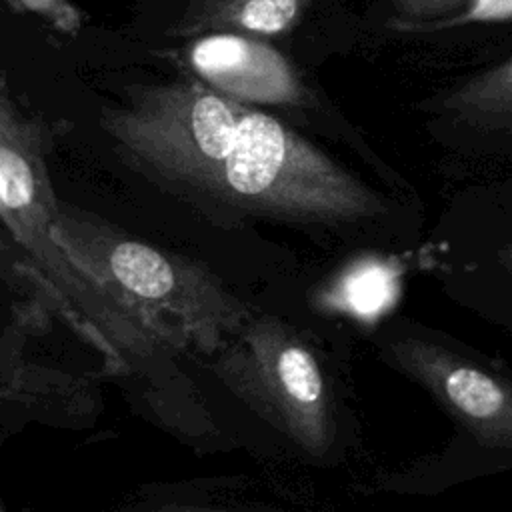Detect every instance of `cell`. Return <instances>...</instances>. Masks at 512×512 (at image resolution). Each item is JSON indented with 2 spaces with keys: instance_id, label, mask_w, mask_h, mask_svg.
Segmentation results:
<instances>
[{
  "instance_id": "6da1fadb",
  "label": "cell",
  "mask_w": 512,
  "mask_h": 512,
  "mask_svg": "<svg viewBox=\"0 0 512 512\" xmlns=\"http://www.w3.org/2000/svg\"><path fill=\"white\" fill-rule=\"evenodd\" d=\"M52 238L112 304L160 344L216 354L254 314L204 266L58 202Z\"/></svg>"
},
{
  "instance_id": "7a4b0ae2",
  "label": "cell",
  "mask_w": 512,
  "mask_h": 512,
  "mask_svg": "<svg viewBox=\"0 0 512 512\" xmlns=\"http://www.w3.org/2000/svg\"><path fill=\"white\" fill-rule=\"evenodd\" d=\"M214 356V374L232 396L306 454H326L334 432L328 384L290 326L252 316Z\"/></svg>"
},
{
  "instance_id": "3957f363",
  "label": "cell",
  "mask_w": 512,
  "mask_h": 512,
  "mask_svg": "<svg viewBox=\"0 0 512 512\" xmlns=\"http://www.w3.org/2000/svg\"><path fill=\"white\" fill-rule=\"evenodd\" d=\"M40 130L6 96L0 102V218L50 286H68L76 270L52 238L58 210Z\"/></svg>"
},
{
  "instance_id": "277c9868",
  "label": "cell",
  "mask_w": 512,
  "mask_h": 512,
  "mask_svg": "<svg viewBox=\"0 0 512 512\" xmlns=\"http://www.w3.org/2000/svg\"><path fill=\"white\" fill-rule=\"evenodd\" d=\"M386 348L394 364L428 386L480 442L512 448V384L434 342L406 336Z\"/></svg>"
},
{
  "instance_id": "5b68a950",
  "label": "cell",
  "mask_w": 512,
  "mask_h": 512,
  "mask_svg": "<svg viewBox=\"0 0 512 512\" xmlns=\"http://www.w3.org/2000/svg\"><path fill=\"white\" fill-rule=\"evenodd\" d=\"M196 80L242 104L302 106L310 96L290 60L258 36L204 34L182 50Z\"/></svg>"
},
{
  "instance_id": "8992f818",
  "label": "cell",
  "mask_w": 512,
  "mask_h": 512,
  "mask_svg": "<svg viewBox=\"0 0 512 512\" xmlns=\"http://www.w3.org/2000/svg\"><path fill=\"white\" fill-rule=\"evenodd\" d=\"M312 0H188L168 36L244 34L278 36L290 32Z\"/></svg>"
},
{
  "instance_id": "52a82bcc",
  "label": "cell",
  "mask_w": 512,
  "mask_h": 512,
  "mask_svg": "<svg viewBox=\"0 0 512 512\" xmlns=\"http://www.w3.org/2000/svg\"><path fill=\"white\" fill-rule=\"evenodd\" d=\"M396 294V272L380 260L352 266L338 282L334 298L350 314L368 318L380 314Z\"/></svg>"
},
{
  "instance_id": "ba28073f",
  "label": "cell",
  "mask_w": 512,
  "mask_h": 512,
  "mask_svg": "<svg viewBox=\"0 0 512 512\" xmlns=\"http://www.w3.org/2000/svg\"><path fill=\"white\" fill-rule=\"evenodd\" d=\"M446 106L468 118H512V58L456 90Z\"/></svg>"
},
{
  "instance_id": "9c48e42d",
  "label": "cell",
  "mask_w": 512,
  "mask_h": 512,
  "mask_svg": "<svg viewBox=\"0 0 512 512\" xmlns=\"http://www.w3.org/2000/svg\"><path fill=\"white\" fill-rule=\"evenodd\" d=\"M20 12H32L44 18L62 34H76L82 26V12L72 0H4Z\"/></svg>"
},
{
  "instance_id": "30bf717a",
  "label": "cell",
  "mask_w": 512,
  "mask_h": 512,
  "mask_svg": "<svg viewBox=\"0 0 512 512\" xmlns=\"http://www.w3.org/2000/svg\"><path fill=\"white\" fill-rule=\"evenodd\" d=\"M462 2L464 0H392V6L400 18L426 20L454 10Z\"/></svg>"
},
{
  "instance_id": "8fae6325",
  "label": "cell",
  "mask_w": 512,
  "mask_h": 512,
  "mask_svg": "<svg viewBox=\"0 0 512 512\" xmlns=\"http://www.w3.org/2000/svg\"><path fill=\"white\" fill-rule=\"evenodd\" d=\"M470 16L478 20L512 18V0H474Z\"/></svg>"
},
{
  "instance_id": "7c38bea8",
  "label": "cell",
  "mask_w": 512,
  "mask_h": 512,
  "mask_svg": "<svg viewBox=\"0 0 512 512\" xmlns=\"http://www.w3.org/2000/svg\"><path fill=\"white\" fill-rule=\"evenodd\" d=\"M154 512H222V510H212V508H200V506H164Z\"/></svg>"
},
{
  "instance_id": "4fadbf2b",
  "label": "cell",
  "mask_w": 512,
  "mask_h": 512,
  "mask_svg": "<svg viewBox=\"0 0 512 512\" xmlns=\"http://www.w3.org/2000/svg\"><path fill=\"white\" fill-rule=\"evenodd\" d=\"M504 256H506V260H508V262H510V266H512V244L504 250Z\"/></svg>"
},
{
  "instance_id": "5bb4252c",
  "label": "cell",
  "mask_w": 512,
  "mask_h": 512,
  "mask_svg": "<svg viewBox=\"0 0 512 512\" xmlns=\"http://www.w3.org/2000/svg\"><path fill=\"white\" fill-rule=\"evenodd\" d=\"M0 2H4V0H0Z\"/></svg>"
}]
</instances>
